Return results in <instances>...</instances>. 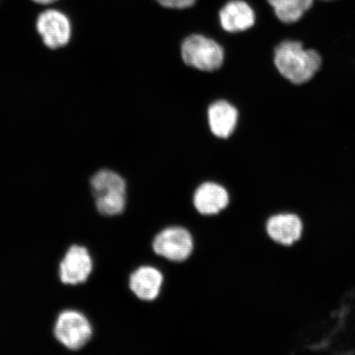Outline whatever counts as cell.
I'll list each match as a JSON object with an SVG mask.
<instances>
[{"label":"cell","instance_id":"1","mask_svg":"<svg viewBox=\"0 0 355 355\" xmlns=\"http://www.w3.org/2000/svg\"><path fill=\"white\" fill-rule=\"evenodd\" d=\"M322 57L314 50H307L303 44L286 41L279 44L274 53V63L278 72L294 84L310 81L322 66Z\"/></svg>","mask_w":355,"mask_h":355},{"label":"cell","instance_id":"2","mask_svg":"<svg viewBox=\"0 0 355 355\" xmlns=\"http://www.w3.org/2000/svg\"><path fill=\"white\" fill-rule=\"evenodd\" d=\"M96 207L106 216L121 215L126 207V183L116 172L101 170L91 179Z\"/></svg>","mask_w":355,"mask_h":355},{"label":"cell","instance_id":"3","mask_svg":"<svg viewBox=\"0 0 355 355\" xmlns=\"http://www.w3.org/2000/svg\"><path fill=\"white\" fill-rule=\"evenodd\" d=\"M181 55L186 64L207 72L220 68L225 58L223 48L202 35L186 38L182 44Z\"/></svg>","mask_w":355,"mask_h":355},{"label":"cell","instance_id":"4","mask_svg":"<svg viewBox=\"0 0 355 355\" xmlns=\"http://www.w3.org/2000/svg\"><path fill=\"white\" fill-rule=\"evenodd\" d=\"M92 327L81 313L67 310L58 317L55 325V336L59 343L70 350H79L92 337Z\"/></svg>","mask_w":355,"mask_h":355},{"label":"cell","instance_id":"5","mask_svg":"<svg viewBox=\"0 0 355 355\" xmlns=\"http://www.w3.org/2000/svg\"><path fill=\"white\" fill-rule=\"evenodd\" d=\"M153 251L174 263H182L189 259L193 251V239L188 230L172 226L163 230L155 237Z\"/></svg>","mask_w":355,"mask_h":355},{"label":"cell","instance_id":"6","mask_svg":"<svg viewBox=\"0 0 355 355\" xmlns=\"http://www.w3.org/2000/svg\"><path fill=\"white\" fill-rule=\"evenodd\" d=\"M37 29L44 44L52 50L65 46L72 34L68 17L63 12L55 10L44 11L39 15Z\"/></svg>","mask_w":355,"mask_h":355},{"label":"cell","instance_id":"7","mask_svg":"<svg viewBox=\"0 0 355 355\" xmlns=\"http://www.w3.org/2000/svg\"><path fill=\"white\" fill-rule=\"evenodd\" d=\"M93 269L92 256L85 247L69 248L60 265V277L65 285L77 286L87 281Z\"/></svg>","mask_w":355,"mask_h":355},{"label":"cell","instance_id":"8","mask_svg":"<svg viewBox=\"0 0 355 355\" xmlns=\"http://www.w3.org/2000/svg\"><path fill=\"white\" fill-rule=\"evenodd\" d=\"M193 202L200 214L213 216L218 214L228 207L230 195L223 186L207 182L195 191Z\"/></svg>","mask_w":355,"mask_h":355},{"label":"cell","instance_id":"9","mask_svg":"<svg viewBox=\"0 0 355 355\" xmlns=\"http://www.w3.org/2000/svg\"><path fill=\"white\" fill-rule=\"evenodd\" d=\"M163 282V275L158 269L144 266L131 274L128 285L137 298L150 302L158 298Z\"/></svg>","mask_w":355,"mask_h":355},{"label":"cell","instance_id":"10","mask_svg":"<svg viewBox=\"0 0 355 355\" xmlns=\"http://www.w3.org/2000/svg\"><path fill=\"white\" fill-rule=\"evenodd\" d=\"M219 16L222 28L228 33H241L250 29L256 20L254 10L242 0H232L226 3Z\"/></svg>","mask_w":355,"mask_h":355},{"label":"cell","instance_id":"11","mask_svg":"<svg viewBox=\"0 0 355 355\" xmlns=\"http://www.w3.org/2000/svg\"><path fill=\"white\" fill-rule=\"evenodd\" d=\"M207 115L211 131L220 139H227L236 128L238 110L227 101L214 102L209 106Z\"/></svg>","mask_w":355,"mask_h":355},{"label":"cell","instance_id":"12","mask_svg":"<svg viewBox=\"0 0 355 355\" xmlns=\"http://www.w3.org/2000/svg\"><path fill=\"white\" fill-rule=\"evenodd\" d=\"M302 222L298 216L281 214L272 216L266 225L270 237L279 243L290 245L298 241L302 234Z\"/></svg>","mask_w":355,"mask_h":355},{"label":"cell","instance_id":"13","mask_svg":"<svg viewBox=\"0 0 355 355\" xmlns=\"http://www.w3.org/2000/svg\"><path fill=\"white\" fill-rule=\"evenodd\" d=\"M279 21L295 24L313 6V0H268Z\"/></svg>","mask_w":355,"mask_h":355},{"label":"cell","instance_id":"14","mask_svg":"<svg viewBox=\"0 0 355 355\" xmlns=\"http://www.w3.org/2000/svg\"><path fill=\"white\" fill-rule=\"evenodd\" d=\"M162 6L176 10L192 7L197 0H157Z\"/></svg>","mask_w":355,"mask_h":355},{"label":"cell","instance_id":"15","mask_svg":"<svg viewBox=\"0 0 355 355\" xmlns=\"http://www.w3.org/2000/svg\"><path fill=\"white\" fill-rule=\"evenodd\" d=\"M33 1L41 4H50L57 1V0H33Z\"/></svg>","mask_w":355,"mask_h":355},{"label":"cell","instance_id":"16","mask_svg":"<svg viewBox=\"0 0 355 355\" xmlns=\"http://www.w3.org/2000/svg\"><path fill=\"white\" fill-rule=\"evenodd\" d=\"M324 1H331V0H324Z\"/></svg>","mask_w":355,"mask_h":355}]
</instances>
